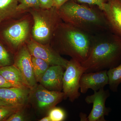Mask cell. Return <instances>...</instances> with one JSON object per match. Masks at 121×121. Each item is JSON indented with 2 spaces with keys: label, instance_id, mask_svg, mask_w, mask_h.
<instances>
[{
  "label": "cell",
  "instance_id": "cell-1",
  "mask_svg": "<svg viewBox=\"0 0 121 121\" xmlns=\"http://www.w3.org/2000/svg\"><path fill=\"white\" fill-rule=\"evenodd\" d=\"M121 63V37L110 32L94 35L87 58L81 63L85 72L107 70Z\"/></svg>",
  "mask_w": 121,
  "mask_h": 121
},
{
  "label": "cell",
  "instance_id": "cell-2",
  "mask_svg": "<svg viewBox=\"0 0 121 121\" xmlns=\"http://www.w3.org/2000/svg\"><path fill=\"white\" fill-rule=\"evenodd\" d=\"M58 12L63 22L91 35L109 31L104 12L97 6L71 0Z\"/></svg>",
  "mask_w": 121,
  "mask_h": 121
},
{
  "label": "cell",
  "instance_id": "cell-3",
  "mask_svg": "<svg viewBox=\"0 0 121 121\" xmlns=\"http://www.w3.org/2000/svg\"><path fill=\"white\" fill-rule=\"evenodd\" d=\"M93 36L63 21L50 44L60 55L70 56L82 63L89 56Z\"/></svg>",
  "mask_w": 121,
  "mask_h": 121
},
{
  "label": "cell",
  "instance_id": "cell-4",
  "mask_svg": "<svg viewBox=\"0 0 121 121\" xmlns=\"http://www.w3.org/2000/svg\"><path fill=\"white\" fill-rule=\"evenodd\" d=\"M27 12L33 19L32 38L42 44H50L57 28L63 22L58 9L54 7L49 9H31Z\"/></svg>",
  "mask_w": 121,
  "mask_h": 121
},
{
  "label": "cell",
  "instance_id": "cell-5",
  "mask_svg": "<svg viewBox=\"0 0 121 121\" xmlns=\"http://www.w3.org/2000/svg\"><path fill=\"white\" fill-rule=\"evenodd\" d=\"M33 24L31 15L27 12L17 16L2 31L4 39L15 53L31 38Z\"/></svg>",
  "mask_w": 121,
  "mask_h": 121
},
{
  "label": "cell",
  "instance_id": "cell-6",
  "mask_svg": "<svg viewBox=\"0 0 121 121\" xmlns=\"http://www.w3.org/2000/svg\"><path fill=\"white\" fill-rule=\"evenodd\" d=\"M64 98L63 92L49 90L37 83L30 89L29 103L40 113H48Z\"/></svg>",
  "mask_w": 121,
  "mask_h": 121
},
{
  "label": "cell",
  "instance_id": "cell-7",
  "mask_svg": "<svg viewBox=\"0 0 121 121\" xmlns=\"http://www.w3.org/2000/svg\"><path fill=\"white\" fill-rule=\"evenodd\" d=\"M84 68L77 60L71 59L68 60L63 78V92L64 99H68L73 102L80 95V78L84 73Z\"/></svg>",
  "mask_w": 121,
  "mask_h": 121
},
{
  "label": "cell",
  "instance_id": "cell-8",
  "mask_svg": "<svg viewBox=\"0 0 121 121\" xmlns=\"http://www.w3.org/2000/svg\"><path fill=\"white\" fill-rule=\"evenodd\" d=\"M26 45L32 56L45 60L50 66L59 65L66 69L68 60L62 57L50 44H42L31 37Z\"/></svg>",
  "mask_w": 121,
  "mask_h": 121
},
{
  "label": "cell",
  "instance_id": "cell-9",
  "mask_svg": "<svg viewBox=\"0 0 121 121\" xmlns=\"http://www.w3.org/2000/svg\"><path fill=\"white\" fill-rule=\"evenodd\" d=\"M110 95L108 90L104 88L98 91H94V94L87 95L85 98L87 104H93V108L86 121H105V116H107L110 112V109L106 107V102Z\"/></svg>",
  "mask_w": 121,
  "mask_h": 121
},
{
  "label": "cell",
  "instance_id": "cell-10",
  "mask_svg": "<svg viewBox=\"0 0 121 121\" xmlns=\"http://www.w3.org/2000/svg\"><path fill=\"white\" fill-rule=\"evenodd\" d=\"M14 64L21 73L25 81L30 89L37 83L33 68L32 56L26 44L20 48L15 53Z\"/></svg>",
  "mask_w": 121,
  "mask_h": 121
},
{
  "label": "cell",
  "instance_id": "cell-11",
  "mask_svg": "<svg viewBox=\"0 0 121 121\" xmlns=\"http://www.w3.org/2000/svg\"><path fill=\"white\" fill-rule=\"evenodd\" d=\"M107 70L85 72L81 76L80 89L81 93L86 94L89 89L98 91L109 84Z\"/></svg>",
  "mask_w": 121,
  "mask_h": 121
},
{
  "label": "cell",
  "instance_id": "cell-12",
  "mask_svg": "<svg viewBox=\"0 0 121 121\" xmlns=\"http://www.w3.org/2000/svg\"><path fill=\"white\" fill-rule=\"evenodd\" d=\"M103 11L109 31L121 37V0H109Z\"/></svg>",
  "mask_w": 121,
  "mask_h": 121
},
{
  "label": "cell",
  "instance_id": "cell-13",
  "mask_svg": "<svg viewBox=\"0 0 121 121\" xmlns=\"http://www.w3.org/2000/svg\"><path fill=\"white\" fill-rule=\"evenodd\" d=\"M65 69L59 65L50 66L39 82L49 90L62 91L63 78Z\"/></svg>",
  "mask_w": 121,
  "mask_h": 121
},
{
  "label": "cell",
  "instance_id": "cell-14",
  "mask_svg": "<svg viewBox=\"0 0 121 121\" xmlns=\"http://www.w3.org/2000/svg\"><path fill=\"white\" fill-rule=\"evenodd\" d=\"M30 89L16 87L0 88V99L13 105L27 106Z\"/></svg>",
  "mask_w": 121,
  "mask_h": 121
},
{
  "label": "cell",
  "instance_id": "cell-15",
  "mask_svg": "<svg viewBox=\"0 0 121 121\" xmlns=\"http://www.w3.org/2000/svg\"><path fill=\"white\" fill-rule=\"evenodd\" d=\"M0 74L14 87L29 88L21 73L13 65L0 67Z\"/></svg>",
  "mask_w": 121,
  "mask_h": 121
},
{
  "label": "cell",
  "instance_id": "cell-16",
  "mask_svg": "<svg viewBox=\"0 0 121 121\" xmlns=\"http://www.w3.org/2000/svg\"><path fill=\"white\" fill-rule=\"evenodd\" d=\"M19 0H0V19L8 20L22 14L18 12Z\"/></svg>",
  "mask_w": 121,
  "mask_h": 121
},
{
  "label": "cell",
  "instance_id": "cell-17",
  "mask_svg": "<svg viewBox=\"0 0 121 121\" xmlns=\"http://www.w3.org/2000/svg\"><path fill=\"white\" fill-rule=\"evenodd\" d=\"M107 73L110 89L113 92H117L121 83V63L116 67L108 70Z\"/></svg>",
  "mask_w": 121,
  "mask_h": 121
},
{
  "label": "cell",
  "instance_id": "cell-18",
  "mask_svg": "<svg viewBox=\"0 0 121 121\" xmlns=\"http://www.w3.org/2000/svg\"><path fill=\"white\" fill-rule=\"evenodd\" d=\"M32 62L34 75L38 83L50 65L45 60L33 56H32Z\"/></svg>",
  "mask_w": 121,
  "mask_h": 121
},
{
  "label": "cell",
  "instance_id": "cell-19",
  "mask_svg": "<svg viewBox=\"0 0 121 121\" xmlns=\"http://www.w3.org/2000/svg\"><path fill=\"white\" fill-rule=\"evenodd\" d=\"M26 106L22 105H11L0 107V121H6L11 115Z\"/></svg>",
  "mask_w": 121,
  "mask_h": 121
},
{
  "label": "cell",
  "instance_id": "cell-20",
  "mask_svg": "<svg viewBox=\"0 0 121 121\" xmlns=\"http://www.w3.org/2000/svg\"><path fill=\"white\" fill-rule=\"evenodd\" d=\"M40 8L39 0H19L17 10L20 13L27 12L31 9Z\"/></svg>",
  "mask_w": 121,
  "mask_h": 121
},
{
  "label": "cell",
  "instance_id": "cell-21",
  "mask_svg": "<svg viewBox=\"0 0 121 121\" xmlns=\"http://www.w3.org/2000/svg\"><path fill=\"white\" fill-rule=\"evenodd\" d=\"M51 121H62L66 117L64 110L60 107H55L49 111L48 113Z\"/></svg>",
  "mask_w": 121,
  "mask_h": 121
},
{
  "label": "cell",
  "instance_id": "cell-22",
  "mask_svg": "<svg viewBox=\"0 0 121 121\" xmlns=\"http://www.w3.org/2000/svg\"><path fill=\"white\" fill-rule=\"evenodd\" d=\"M12 58L10 54L0 42V67L11 65Z\"/></svg>",
  "mask_w": 121,
  "mask_h": 121
},
{
  "label": "cell",
  "instance_id": "cell-23",
  "mask_svg": "<svg viewBox=\"0 0 121 121\" xmlns=\"http://www.w3.org/2000/svg\"><path fill=\"white\" fill-rule=\"evenodd\" d=\"M25 107L11 115L6 121H23L27 120L24 109Z\"/></svg>",
  "mask_w": 121,
  "mask_h": 121
},
{
  "label": "cell",
  "instance_id": "cell-24",
  "mask_svg": "<svg viewBox=\"0 0 121 121\" xmlns=\"http://www.w3.org/2000/svg\"><path fill=\"white\" fill-rule=\"evenodd\" d=\"M108 0H77V1L82 4L95 5L103 11L104 4L108 2Z\"/></svg>",
  "mask_w": 121,
  "mask_h": 121
},
{
  "label": "cell",
  "instance_id": "cell-25",
  "mask_svg": "<svg viewBox=\"0 0 121 121\" xmlns=\"http://www.w3.org/2000/svg\"><path fill=\"white\" fill-rule=\"evenodd\" d=\"M40 8L49 9L54 7L53 0H39Z\"/></svg>",
  "mask_w": 121,
  "mask_h": 121
},
{
  "label": "cell",
  "instance_id": "cell-26",
  "mask_svg": "<svg viewBox=\"0 0 121 121\" xmlns=\"http://www.w3.org/2000/svg\"><path fill=\"white\" fill-rule=\"evenodd\" d=\"M14 87L8 82L0 74V88Z\"/></svg>",
  "mask_w": 121,
  "mask_h": 121
},
{
  "label": "cell",
  "instance_id": "cell-27",
  "mask_svg": "<svg viewBox=\"0 0 121 121\" xmlns=\"http://www.w3.org/2000/svg\"><path fill=\"white\" fill-rule=\"evenodd\" d=\"M71 0H53L54 7L58 9L66 2ZM77 1V0H73Z\"/></svg>",
  "mask_w": 121,
  "mask_h": 121
},
{
  "label": "cell",
  "instance_id": "cell-28",
  "mask_svg": "<svg viewBox=\"0 0 121 121\" xmlns=\"http://www.w3.org/2000/svg\"><path fill=\"white\" fill-rule=\"evenodd\" d=\"M11 105H13V104H10V103H9L5 101L4 100L0 99V107Z\"/></svg>",
  "mask_w": 121,
  "mask_h": 121
},
{
  "label": "cell",
  "instance_id": "cell-29",
  "mask_svg": "<svg viewBox=\"0 0 121 121\" xmlns=\"http://www.w3.org/2000/svg\"><path fill=\"white\" fill-rule=\"evenodd\" d=\"M40 121H51V119H50V117L48 115L44 117L41 118V119L39 120Z\"/></svg>",
  "mask_w": 121,
  "mask_h": 121
},
{
  "label": "cell",
  "instance_id": "cell-30",
  "mask_svg": "<svg viewBox=\"0 0 121 121\" xmlns=\"http://www.w3.org/2000/svg\"><path fill=\"white\" fill-rule=\"evenodd\" d=\"M2 22V20L0 19V24Z\"/></svg>",
  "mask_w": 121,
  "mask_h": 121
}]
</instances>
